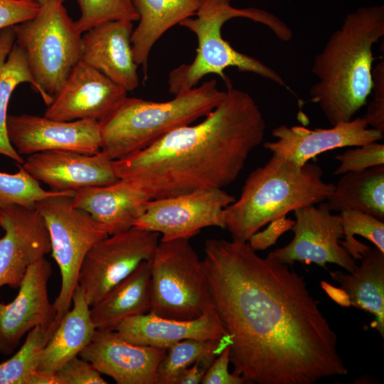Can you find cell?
Instances as JSON below:
<instances>
[{
    "mask_svg": "<svg viewBox=\"0 0 384 384\" xmlns=\"http://www.w3.org/2000/svg\"><path fill=\"white\" fill-rule=\"evenodd\" d=\"M202 260L212 304L245 383L314 384L348 373L337 336L289 265L248 242L208 239Z\"/></svg>",
    "mask_w": 384,
    "mask_h": 384,
    "instance_id": "6da1fadb",
    "label": "cell"
},
{
    "mask_svg": "<svg viewBox=\"0 0 384 384\" xmlns=\"http://www.w3.org/2000/svg\"><path fill=\"white\" fill-rule=\"evenodd\" d=\"M225 91L201 122L180 127L146 148L113 160L117 178L150 199L223 189L234 182L262 143L266 124L250 95L232 85Z\"/></svg>",
    "mask_w": 384,
    "mask_h": 384,
    "instance_id": "7a4b0ae2",
    "label": "cell"
},
{
    "mask_svg": "<svg viewBox=\"0 0 384 384\" xmlns=\"http://www.w3.org/2000/svg\"><path fill=\"white\" fill-rule=\"evenodd\" d=\"M384 36L383 5L364 6L346 15L314 58L318 81L310 88L331 126L351 120L373 88V46Z\"/></svg>",
    "mask_w": 384,
    "mask_h": 384,
    "instance_id": "3957f363",
    "label": "cell"
},
{
    "mask_svg": "<svg viewBox=\"0 0 384 384\" xmlns=\"http://www.w3.org/2000/svg\"><path fill=\"white\" fill-rule=\"evenodd\" d=\"M323 171L307 162L298 167L272 154L247 178L240 198L223 210L225 229L232 240L247 242L266 224L291 211L326 201L335 185L323 181Z\"/></svg>",
    "mask_w": 384,
    "mask_h": 384,
    "instance_id": "277c9868",
    "label": "cell"
},
{
    "mask_svg": "<svg viewBox=\"0 0 384 384\" xmlns=\"http://www.w3.org/2000/svg\"><path fill=\"white\" fill-rule=\"evenodd\" d=\"M231 0H204L195 14L179 25L193 32L197 38L196 54L191 63L182 64L169 75V92L177 94L191 90L207 75L216 74L226 87L231 84L224 70L234 67L240 72H248L263 77L276 84L287 87L282 77L274 70L250 55L240 53L223 38L221 29L225 22L234 18H246L268 27L282 41L292 39L290 28L275 15L257 8L238 9Z\"/></svg>",
    "mask_w": 384,
    "mask_h": 384,
    "instance_id": "5b68a950",
    "label": "cell"
},
{
    "mask_svg": "<svg viewBox=\"0 0 384 384\" xmlns=\"http://www.w3.org/2000/svg\"><path fill=\"white\" fill-rule=\"evenodd\" d=\"M225 93L212 79L168 101L127 97L98 122L101 151L112 160H118L142 150L169 132L204 117L220 103Z\"/></svg>",
    "mask_w": 384,
    "mask_h": 384,
    "instance_id": "8992f818",
    "label": "cell"
},
{
    "mask_svg": "<svg viewBox=\"0 0 384 384\" xmlns=\"http://www.w3.org/2000/svg\"><path fill=\"white\" fill-rule=\"evenodd\" d=\"M23 48L41 97L48 106L74 67L82 60V36L69 16L63 0L41 6L33 18L11 26Z\"/></svg>",
    "mask_w": 384,
    "mask_h": 384,
    "instance_id": "52a82bcc",
    "label": "cell"
},
{
    "mask_svg": "<svg viewBox=\"0 0 384 384\" xmlns=\"http://www.w3.org/2000/svg\"><path fill=\"white\" fill-rule=\"evenodd\" d=\"M149 262V313L165 319L192 320L213 304L202 260L189 240L160 241Z\"/></svg>",
    "mask_w": 384,
    "mask_h": 384,
    "instance_id": "ba28073f",
    "label": "cell"
},
{
    "mask_svg": "<svg viewBox=\"0 0 384 384\" xmlns=\"http://www.w3.org/2000/svg\"><path fill=\"white\" fill-rule=\"evenodd\" d=\"M74 194L75 191H68L43 198L35 204L48 230L52 256L61 275L60 292L53 302L56 310L54 323L58 326L71 305L87 252L109 235L102 225L87 213L73 207Z\"/></svg>",
    "mask_w": 384,
    "mask_h": 384,
    "instance_id": "9c48e42d",
    "label": "cell"
},
{
    "mask_svg": "<svg viewBox=\"0 0 384 384\" xmlns=\"http://www.w3.org/2000/svg\"><path fill=\"white\" fill-rule=\"evenodd\" d=\"M159 233L132 227L110 235L93 245L80 267L78 284L92 306L143 261L150 260Z\"/></svg>",
    "mask_w": 384,
    "mask_h": 384,
    "instance_id": "30bf717a",
    "label": "cell"
},
{
    "mask_svg": "<svg viewBox=\"0 0 384 384\" xmlns=\"http://www.w3.org/2000/svg\"><path fill=\"white\" fill-rule=\"evenodd\" d=\"M235 201L223 189L151 199L134 227L161 234L160 241L189 240L207 227L225 229L223 210Z\"/></svg>",
    "mask_w": 384,
    "mask_h": 384,
    "instance_id": "8fae6325",
    "label": "cell"
},
{
    "mask_svg": "<svg viewBox=\"0 0 384 384\" xmlns=\"http://www.w3.org/2000/svg\"><path fill=\"white\" fill-rule=\"evenodd\" d=\"M331 212L326 201L294 210L292 240L270 252L267 257L289 266L300 262L326 268L327 263H334L348 272H354L356 260L339 243L343 238L341 217Z\"/></svg>",
    "mask_w": 384,
    "mask_h": 384,
    "instance_id": "7c38bea8",
    "label": "cell"
},
{
    "mask_svg": "<svg viewBox=\"0 0 384 384\" xmlns=\"http://www.w3.org/2000/svg\"><path fill=\"white\" fill-rule=\"evenodd\" d=\"M0 287L17 289L28 267L51 252L50 235L36 208L0 206Z\"/></svg>",
    "mask_w": 384,
    "mask_h": 384,
    "instance_id": "4fadbf2b",
    "label": "cell"
},
{
    "mask_svg": "<svg viewBox=\"0 0 384 384\" xmlns=\"http://www.w3.org/2000/svg\"><path fill=\"white\" fill-rule=\"evenodd\" d=\"M6 131L21 156L50 150L87 154L101 151L99 122L94 119L65 122L26 114L8 115Z\"/></svg>",
    "mask_w": 384,
    "mask_h": 384,
    "instance_id": "5bb4252c",
    "label": "cell"
},
{
    "mask_svg": "<svg viewBox=\"0 0 384 384\" xmlns=\"http://www.w3.org/2000/svg\"><path fill=\"white\" fill-rule=\"evenodd\" d=\"M127 91L80 60L53 97L44 117L58 121L94 119L110 114L127 97Z\"/></svg>",
    "mask_w": 384,
    "mask_h": 384,
    "instance_id": "9a60e30c",
    "label": "cell"
},
{
    "mask_svg": "<svg viewBox=\"0 0 384 384\" xmlns=\"http://www.w3.org/2000/svg\"><path fill=\"white\" fill-rule=\"evenodd\" d=\"M51 274V264L45 257L38 259L28 267L15 299L8 304L0 300V354H11L26 333L54 322L56 310L48 292Z\"/></svg>",
    "mask_w": 384,
    "mask_h": 384,
    "instance_id": "2e32d148",
    "label": "cell"
},
{
    "mask_svg": "<svg viewBox=\"0 0 384 384\" xmlns=\"http://www.w3.org/2000/svg\"><path fill=\"white\" fill-rule=\"evenodd\" d=\"M363 117L353 118L331 128L310 129L302 126L282 124L272 131L274 142L263 146L272 154L285 159L298 167L327 151L346 146H358L383 138V133L370 128Z\"/></svg>",
    "mask_w": 384,
    "mask_h": 384,
    "instance_id": "e0dca14e",
    "label": "cell"
},
{
    "mask_svg": "<svg viewBox=\"0 0 384 384\" xmlns=\"http://www.w3.org/2000/svg\"><path fill=\"white\" fill-rule=\"evenodd\" d=\"M166 352V348L129 343L115 331L97 329L78 356L117 384H157L158 369Z\"/></svg>",
    "mask_w": 384,
    "mask_h": 384,
    "instance_id": "ac0fdd59",
    "label": "cell"
},
{
    "mask_svg": "<svg viewBox=\"0 0 384 384\" xmlns=\"http://www.w3.org/2000/svg\"><path fill=\"white\" fill-rule=\"evenodd\" d=\"M20 165L35 179L55 191H76L119 179L113 160L102 151L95 154L70 150L44 151L28 155Z\"/></svg>",
    "mask_w": 384,
    "mask_h": 384,
    "instance_id": "d6986e66",
    "label": "cell"
},
{
    "mask_svg": "<svg viewBox=\"0 0 384 384\" xmlns=\"http://www.w3.org/2000/svg\"><path fill=\"white\" fill-rule=\"evenodd\" d=\"M133 22L116 20L99 24L82 36V60L127 92L139 84L132 51Z\"/></svg>",
    "mask_w": 384,
    "mask_h": 384,
    "instance_id": "ffe728a7",
    "label": "cell"
},
{
    "mask_svg": "<svg viewBox=\"0 0 384 384\" xmlns=\"http://www.w3.org/2000/svg\"><path fill=\"white\" fill-rule=\"evenodd\" d=\"M114 331L129 343L166 349L186 339L225 340L232 343L213 304L195 319H170L146 313L123 320Z\"/></svg>",
    "mask_w": 384,
    "mask_h": 384,
    "instance_id": "44dd1931",
    "label": "cell"
},
{
    "mask_svg": "<svg viewBox=\"0 0 384 384\" xmlns=\"http://www.w3.org/2000/svg\"><path fill=\"white\" fill-rule=\"evenodd\" d=\"M149 197L124 179L75 191L72 205L89 214L106 229L108 235L134 226L144 214Z\"/></svg>",
    "mask_w": 384,
    "mask_h": 384,
    "instance_id": "7402d4cb",
    "label": "cell"
},
{
    "mask_svg": "<svg viewBox=\"0 0 384 384\" xmlns=\"http://www.w3.org/2000/svg\"><path fill=\"white\" fill-rule=\"evenodd\" d=\"M204 0H132L139 15L131 41L133 55L147 76L148 60L156 42L169 28L194 16Z\"/></svg>",
    "mask_w": 384,
    "mask_h": 384,
    "instance_id": "603a6c76",
    "label": "cell"
},
{
    "mask_svg": "<svg viewBox=\"0 0 384 384\" xmlns=\"http://www.w3.org/2000/svg\"><path fill=\"white\" fill-rule=\"evenodd\" d=\"M96 329L114 331L123 320L149 313L151 307L150 262L143 261L90 306Z\"/></svg>",
    "mask_w": 384,
    "mask_h": 384,
    "instance_id": "cb8c5ba5",
    "label": "cell"
},
{
    "mask_svg": "<svg viewBox=\"0 0 384 384\" xmlns=\"http://www.w3.org/2000/svg\"><path fill=\"white\" fill-rule=\"evenodd\" d=\"M73 306L62 317L44 347L38 370L55 373L70 359L78 356L88 345L96 331L90 306L78 284L73 294Z\"/></svg>",
    "mask_w": 384,
    "mask_h": 384,
    "instance_id": "d4e9b609",
    "label": "cell"
},
{
    "mask_svg": "<svg viewBox=\"0 0 384 384\" xmlns=\"http://www.w3.org/2000/svg\"><path fill=\"white\" fill-rule=\"evenodd\" d=\"M353 272H329L348 294L351 306L365 310L375 317L372 326L384 337V252L370 248Z\"/></svg>",
    "mask_w": 384,
    "mask_h": 384,
    "instance_id": "484cf974",
    "label": "cell"
},
{
    "mask_svg": "<svg viewBox=\"0 0 384 384\" xmlns=\"http://www.w3.org/2000/svg\"><path fill=\"white\" fill-rule=\"evenodd\" d=\"M28 82L41 95L31 75L24 50L16 43L11 27L0 31V154L17 164L24 159L11 145L6 131L7 109L11 95L21 83Z\"/></svg>",
    "mask_w": 384,
    "mask_h": 384,
    "instance_id": "4316f807",
    "label": "cell"
},
{
    "mask_svg": "<svg viewBox=\"0 0 384 384\" xmlns=\"http://www.w3.org/2000/svg\"><path fill=\"white\" fill-rule=\"evenodd\" d=\"M326 201L331 211L358 210L384 220V165L348 171Z\"/></svg>",
    "mask_w": 384,
    "mask_h": 384,
    "instance_id": "83f0119b",
    "label": "cell"
},
{
    "mask_svg": "<svg viewBox=\"0 0 384 384\" xmlns=\"http://www.w3.org/2000/svg\"><path fill=\"white\" fill-rule=\"evenodd\" d=\"M57 326H36L28 332L21 348L7 361L0 363V384H32L41 354Z\"/></svg>",
    "mask_w": 384,
    "mask_h": 384,
    "instance_id": "f1b7e54d",
    "label": "cell"
},
{
    "mask_svg": "<svg viewBox=\"0 0 384 384\" xmlns=\"http://www.w3.org/2000/svg\"><path fill=\"white\" fill-rule=\"evenodd\" d=\"M231 342L225 340L186 339L169 348L157 373V384H177L183 372L198 360L218 356Z\"/></svg>",
    "mask_w": 384,
    "mask_h": 384,
    "instance_id": "f546056e",
    "label": "cell"
},
{
    "mask_svg": "<svg viewBox=\"0 0 384 384\" xmlns=\"http://www.w3.org/2000/svg\"><path fill=\"white\" fill-rule=\"evenodd\" d=\"M343 231V241L339 243L354 260H361L371 248L355 238L362 236L384 252V222L374 215L358 210L341 211L339 214Z\"/></svg>",
    "mask_w": 384,
    "mask_h": 384,
    "instance_id": "4dcf8cb0",
    "label": "cell"
},
{
    "mask_svg": "<svg viewBox=\"0 0 384 384\" xmlns=\"http://www.w3.org/2000/svg\"><path fill=\"white\" fill-rule=\"evenodd\" d=\"M18 167L19 170L15 174L0 171V206L16 204L34 208L40 200L72 191H46L20 164Z\"/></svg>",
    "mask_w": 384,
    "mask_h": 384,
    "instance_id": "1f68e13d",
    "label": "cell"
},
{
    "mask_svg": "<svg viewBox=\"0 0 384 384\" xmlns=\"http://www.w3.org/2000/svg\"><path fill=\"white\" fill-rule=\"evenodd\" d=\"M80 16L75 24L83 33L105 22L116 20H139L132 0H77Z\"/></svg>",
    "mask_w": 384,
    "mask_h": 384,
    "instance_id": "d6a6232c",
    "label": "cell"
},
{
    "mask_svg": "<svg viewBox=\"0 0 384 384\" xmlns=\"http://www.w3.org/2000/svg\"><path fill=\"white\" fill-rule=\"evenodd\" d=\"M335 159L340 162V165L334 171V175L384 165V144L373 142L348 149L336 156Z\"/></svg>",
    "mask_w": 384,
    "mask_h": 384,
    "instance_id": "836d02e7",
    "label": "cell"
},
{
    "mask_svg": "<svg viewBox=\"0 0 384 384\" xmlns=\"http://www.w3.org/2000/svg\"><path fill=\"white\" fill-rule=\"evenodd\" d=\"M60 384H106L100 372L89 361L75 356L55 373Z\"/></svg>",
    "mask_w": 384,
    "mask_h": 384,
    "instance_id": "e575fe53",
    "label": "cell"
},
{
    "mask_svg": "<svg viewBox=\"0 0 384 384\" xmlns=\"http://www.w3.org/2000/svg\"><path fill=\"white\" fill-rule=\"evenodd\" d=\"M40 9L33 0H0V31L33 18Z\"/></svg>",
    "mask_w": 384,
    "mask_h": 384,
    "instance_id": "d590c367",
    "label": "cell"
},
{
    "mask_svg": "<svg viewBox=\"0 0 384 384\" xmlns=\"http://www.w3.org/2000/svg\"><path fill=\"white\" fill-rule=\"evenodd\" d=\"M374 97L369 103L366 113L362 117L370 125L384 132V63H380L373 71Z\"/></svg>",
    "mask_w": 384,
    "mask_h": 384,
    "instance_id": "8d00e7d4",
    "label": "cell"
},
{
    "mask_svg": "<svg viewBox=\"0 0 384 384\" xmlns=\"http://www.w3.org/2000/svg\"><path fill=\"white\" fill-rule=\"evenodd\" d=\"M294 223L286 216L280 217L269 223L265 230L254 233L247 242L255 251L265 250L274 245L283 233L291 230Z\"/></svg>",
    "mask_w": 384,
    "mask_h": 384,
    "instance_id": "74e56055",
    "label": "cell"
},
{
    "mask_svg": "<svg viewBox=\"0 0 384 384\" xmlns=\"http://www.w3.org/2000/svg\"><path fill=\"white\" fill-rule=\"evenodd\" d=\"M230 346L226 347L218 355L206 370L202 384H244V380L239 375L230 373L228 370L230 363Z\"/></svg>",
    "mask_w": 384,
    "mask_h": 384,
    "instance_id": "f35d334b",
    "label": "cell"
},
{
    "mask_svg": "<svg viewBox=\"0 0 384 384\" xmlns=\"http://www.w3.org/2000/svg\"><path fill=\"white\" fill-rule=\"evenodd\" d=\"M216 357L215 356H208L196 361L183 372L177 384L201 383L206 370Z\"/></svg>",
    "mask_w": 384,
    "mask_h": 384,
    "instance_id": "ab89813d",
    "label": "cell"
},
{
    "mask_svg": "<svg viewBox=\"0 0 384 384\" xmlns=\"http://www.w3.org/2000/svg\"><path fill=\"white\" fill-rule=\"evenodd\" d=\"M321 285L327 294L336 303L345 307L351 306L348 294L341 287H333L325 281H322Z\"/></svg>",
    "mask_w": 384,
    "mask_h": 384,
    "instance_id": "60d3db41",
    "label": "cell"
},
{
    "mask_svg": "<svg viewBox=\"0 0 384 384\" xmlns=\"http://www.w3.org/2000/svg\"><path fill=\"white\" fill-rule=\"evenodd\" d=\"M33 1L38 3L41 6L52 0H33Z\"/></svg>",
    "mask_w": 384,
    "mask_h": 384,
    "instance_id": "b9f144b4",
    "label": "cell"
}]
</instances>
